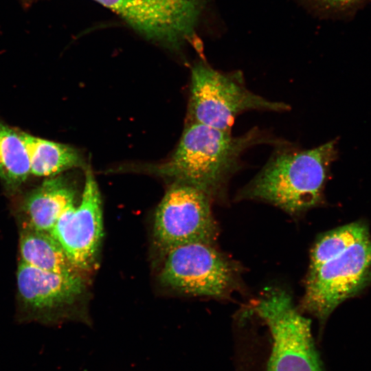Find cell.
<instances>
[{
	"mask_svg": "<svg viewBox=\"0 0 371 371\" xmlns=\"http://www.w3.org/2000/svg\"><path fill=\"white\" fill-rule=\"evenodd\" d=\"M282 139L255 127L239 136L198 123H187L180 142L169 159L150 170L205 193L221 197L232 176L241 168L242 155L262 144L279 146Z\"/></svg>",
	"mask_w": 371,
	"mask_h": 371,
	"instance_id": "cell-1",
	"label": "cell"
},
{
	"mask_svg": "<svg viewBox=\"0 0 371 371\" xmlns=\"http://www.w3.org/2000/svg\"><path fill=\"white\" fill-rule=\"evenodd\" d=\"M289 144L276 146L263 168L240 190L238 199L265 201L291 214L322 202L331 165L338 157L337 139L311 149Z\"/></svg>",
	"mask_w": 371,
	"mask_h": 371,
	"instance_id": "cell-2",
	"label": "cell"
},
{
	"mask_svg": "<svg viewBox=\"0 0 371 371\" xmlns=\"http://www.w3.org/2000/svg\"><path fill=\"white\" fill-rule=\"evenodd\" d=\"M290 109L286 103L269 100L249 90L240 71L223 72L204 62L192 67L187 123L232 131L236 117L246 111Z\"/></svg>",
	"mask_w": 371,
	"mask_h": 371,
	"instance_id": "cell-3",
	"label": "cell"
},
{
	"mask_svg": "<svg viewBox=\"0 0 371 371\" xmlns=\"http://www.w3.org/2000/svg\"><path fill=\"white\" fill-rule=\"evenodd\" d=\"M258 314L271 337L270 352L259 371H324L311 322L297 311L291 297H272L260 306Z\"/></svg>",
	"mask_w": 371,
	"mask_h": 371,
	"instance_id": "cell-4",
	"label": "cell"
},
{
	"mask_svg": "<svg viewBox=\"0 0 371 371\" xmlns=\"http://www.w3.org/2000/svg\"><path fill=\"white\" fill-rule=\"evenodd\" d=\"M211 199L192 186L175 182L166 191L155 214L153 238L164 256L192 243L213 244L217 227Z\"/></svg>",
	"mask_w": 371,
	"mask_h": 371,
	"instance_id": "cell-5",
	"label": "cell"
},
{
	"mask_svg": "<svg viewBox=\"0 0 371 371\" xmlns=\"http://www.w3.org/2000/svg\"><path fill=\"white\" fill-rule=\"evenodd\" d=\"M159 278L165 286L194 295L222 297L236 283V269L212 244L192 243L165 255Z\"/></svg>",
	"mask_w": 371,
	"mask_h": 371,
	"instance_id": "cell-6",
	"label": "cell"
},
{
	"mask_svg": "<svg viewBox=\"0 0 371 371\" xmlns=\"http://www.w3.org/2000/svg\"><path fill=\"white\" fill-rule=\"evenodd\" d=\"M371 280V238L308 272L302 306L324 322L346 299Z\"/></svg>",
	"mask_w": 371,
	"mask_h": 371,
	"instance_id": "cell-7",
	"label": "cell"
},
{
	"mask_svg": "<svg viewBox=\"0 0 371 371\" xmlns=\"http://www.w3.org/2000/svg\"><path fill=\"white\" fill-rule=\"evenodd\" d=\"M148 39L169 47L190 41L202 0H95Z\"/></svg>",
	"mask_w": 371,
	"mask_h": 371,
	"instance_id": "cell-8",
	"label": "cell"
},
{
	"mask_svg": "<svg viewBox=\"0 0 371 371\" xmlns=\"http://www.w3.org/2000/svg\"><path fill=\"white\" fill-rule=\"evenodd\" d=\"M49 232L76 269L80 272L93 267L103 235V218L100 194L90 169L80 203L68 207Z\"/></svg>",
	"mask_w": 371,
	"mask_h": 371,
	"instance_id": "cell-9",
	"label": "cell"
},
{
	"mask_svg": "<svg viewBox=\"0 0 371 371\" xmlns=\"http://www.w3.org/2000/svg\"><path fill=\"white\" fill-rule=\"evenodd\" d=\"M17 286L23 304L36 311H47L73 303L85 284L80 273H60L41 270L21 262Z\"/></svg>",
	"mask_w": 371,
	"mask_h": 371,
	"instance_id": "cell-10",
	"label": "cell"
},
{
	"mask_svg": "<svg viewBox=\"0 0 371 371\" xmlns=\"http://www.w3.org/2000/svg\"><path fill=\"white\" fill-rule=\"evenodd\" d=\"M75 193L63 177L45 180L25 199L27 227L50 232L60 216L74 204Z\"/></svg>",
	"mask_w": 371,
	"mask_h": 371,
	"instance_id": "cell-11",
	"label": "cell"
},
{
	"mask_svg": "<svg viewBox=\"0 0 371 371\" xmlns=\"http://www.w3.org/2000/svg\"><path fill=\"white\" fill-rule=\"evenodd\" d=\"M21 261L35 268L60 273H80L49 232L26 227L20 238Z\"/></svg>",
	"mask_w": 371,
	"mask_h": 371,
	"instance_id": "cell-12",
	"label": "cell"
},
{
	"mask_svg": "<svg viewBox=\"0 0 371 371\" xmlns=\"http://www.w3.org/2000/svg\"><path fill=\"white\" fill-rule=\"evenodd\" d=\"M19 132L28 152L30 173L54 176L82 165L80 154L71 146Z\"/></svg>",
	"mask_w": 371,
	"mask_h": 371,
	"instance_id": "cell-13",
	"label": "cell"
},
{
	"mask_svg": "<svg viewBox=\"0 0 371 371\" xmlns=\"http://www.w3.org/2000/svg\"><path fill=\"white\" fill-rule=\"evenodd\" d=\"M30 173L28 152L19 132L0 122V178L16 188Z\"/></svg>",
	"mask_w": 371,
	"mask_h": 371,
	"instance_id": "cell-14",
	"label": "cell"
},
{
	"mask_svg": "<svg viewBox=\"0 0 371 371\" xmlns=\"http://www.w3.org/2000/svg\"><path fill=\"white\" fill-rule=\"evenodd\" d=\"M369 238L367 226L360 222L352 223L327 232L313 248L309 271L317 269L352 246Z\"/></svg>",
	"mask_w": 371,
	"mask_h": 371,
	"instance_id": "cell-15",
	"label": "cell"
},
{
	"mask_svg": "<svg viewBox=\"0 0 371 371\" xmlns=\"http://www.w3.org/2000/svg\"><path fill=\"white\" fill-rule=\"evenodd\" d=\"M368 0H308L319 11L334 16H348L355 13Z\"/></svg>",
	"mask_w": 371,
	"mask_h": 371,
	"instance_id": "cell-16",
	"label": "cell"
}]
</instances>
